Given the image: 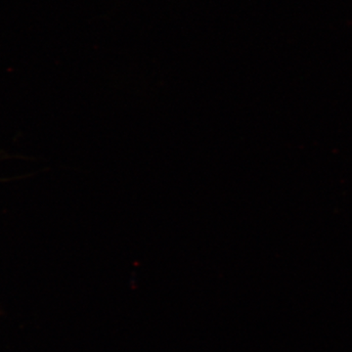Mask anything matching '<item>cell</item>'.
Here are the masks:
<instances>
[]
</instances>
